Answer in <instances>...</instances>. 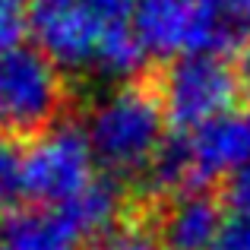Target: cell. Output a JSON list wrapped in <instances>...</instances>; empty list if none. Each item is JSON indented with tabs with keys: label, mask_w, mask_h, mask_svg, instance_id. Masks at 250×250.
<instances>
[{
	"label": "cell",
	"mask_w": 250,
	"mask_h": 250,
	"mask_svg": "<svg viewBox=\"0 0 250 250\" xmlns=\"http://www.w3.org/2000/svg\"><path fill=\"white\" fill-rule=\"evenodd\" d=\"M168 114L162 98L140 83H121L95 95L85 114V136L95 162L114 174H149L165 149Z\"/></svg>",
	"instance_id": "cell-1"
},
{
	"label": "cell",
	"mask_w": 250,
	"mask_h": 250,
	"mask_svg": "<svg viewBox=\"0 0 250 250\" xmlns=\"http://www.w3.org/2000/svg\"><path fill=\"white\" fill-rule=\"evenodd\" d=\"M133 32L149 54H222L238 38V0H136Z\"/></svg>",
	"instance_id": "cell-2"
},
{
	"label": "cell",
	"mask_w": 250,
	"mask_h": 250,
	"mask_svg": "<svg viewBox=\"0 0 250 250\" xmlns=\"http://www.w3.org/2000/svg\"><path fill=\"white\" fill-rule=\"evenodd\" d=\"M244 165H250V111H228L162 149L149 181L155 190L181 196L215 177L238 174Z\"/></svg>",
	"instance_id": "cell-3"
},
{
	"label": "cell",
	"mask_w": 250,
	"mask_h": 250,
	"mask_svg": "<svg viewBox=\"0 0 250 250\" xmlns=\"http://www.w3.org/2000/svg\"><path fill=\"white\" fill-rule=\"evenodd\" d=\"M67 85L61 67L42 48H16L0 57V127L10 133H35L54 127Z\"/></svg>",
	"instance_id": "cell-4"
},
{
	"label": "cell",
	"mask_w": 250,
	"mask_h": 250,
	"mask_svg": "<svg viewBox=\"0 0 250 250\" xmlns=\"http://www.w3.org/2000/svg\"><path fill=\"white\" fill-rule=\"evenodd\" d=\"M238 89V70L228 67L222 54L177 57L162 76V108L171 124L200 130L234 111Z\"/></svg>",
	"instance_id": "cell-5"
},
{
	"label": "cell",
	"mask_w": 250,
	"mask_h": 250,
	"mask_svg": "<svg viewBox=\"0 0 250 250\" xmlns=\"http://www.w3.org/2000/svg\"><path fill=\"white\" fill-rule=\"evenodd\" d=\"M95 152L76 124H54L29 146L32 200L44 209H63L95 181Z\"/></svg>",
	"instance_id": "cell-6"
},
{
	"label": "cell",
	"mask_w": 250,
	"mask_h": 250,
	"mask_svg": "<svg viewBox=\"0 0 250 250\" xmlns=\"http://www.w3.org/2000/svg\"><path fill=\"white\" fill-rule=\"evenodd\" d=\"M114 22L102 19L83 0H38L32 10V32L38 48L61 70L95 73L104 35Z\"/></svg>",
	"instance_id": "cell-7"
},
{
	"label": "cell",
	"mask_w": 250,
	"mask_h": 250,
	"mask_svg": "<svg viewBox=\"0 0 250 250\" xmlns=\"http://www.w3.org/2000/svg\"><path fill=\"white\" fill-rule=\"evenodd\" d=\"M225 228L228 219L222 206L203 190H193L174 196L165 206L155 238L162 250H219Z\"/></svg>",
	"instance_id": "cell-8"
},
{
	"label": "cell",
	"mask_w": 250,
	"mask_h": 250,
	"mask_svg": "<svg viewBox=\"0 0 250 250\" xmlns=\"http://www.w3.org/2000/svg\"><path fill=\"white\" fill-rule=\"evenodd\" d=\"M80 238L63 209H19L0 222V250H76Z\"/></svg>",
	"instance_id": "cell-9"
},
{
	"label": "cell",
	"mask_w": 250,
	"mask_h": 250,
	"mask_svg": "<svg viewBox=\"0 0 250 250\" xmlns=\"http://www.w3.org/2000/svg\"><path fill=\"white\" fill-rule=\"evenodd\" d=\"M124 209V193L114 181L95 177L89 187L63 206L67 219L80 228V234H108L114 231V222Z\"/></svg>",
	"instance_id": "cell-10"
},
{
	"label": "cell",
	"mask_w": 250,
	"mask_h": 250,
	"mask_svg": "<svg viewBox=\"0 0 250 250\" xmlns=\"http://www.w3.org/2000/svg\"><path fill=\"white\" fill-rule=\"evenodd\" d=\"M25 200H32L29 149L16 140H0V212H19Z\"/></svg>",
	"instance_id": "cell-11"
},
{
	"label": "cell",
	"mask_w": 250,
	"mask_h": 250,
	"mask_svg": "<svg viewBox=\"0 0 250 250\" xmlns=\"http://www.w3.org/2000/svg\"><path fill=\"white\" fill-rule=\"evenodd\" d=\"M32 29V10L25 0H0V57L22 48L25 32Z\"/></svg>",
	"instance_id": "cell-12"
},
{
	"label": "cell",
	"mask_w": 250,
	"mask_h": 250,
	"mask_svg": "<svg viewBox=\"0 0 250 250\" xmlns=\"http://www.w3.org/2000/svg\"><path fill=\"white\" fill-rule=\"evenodd\" d=\"M89 250H162V244L146 228H114L102 234Z\"/></svg>",
	"instance_id": "cell-13"
},
{
	"label": "cell",
	"mask_w": 250,
	"mask_h": 250,
	"mask_svg": "<svg viewBox=\"0 0 250 250\" xmlns=\"http://www.w3.org/2000/svg\"><path fill=\"white\" fill-rule=\"evenodd\" d=\"M228 200L234 206V215H250V165H244L228 181Z\"/></svg>",
	"instance_id": "cell-14"
},
{
	"label": "cell",
	"mask_w": 250,
	"mask_h": 250,
	"mask_svg": "<svg viewBox=\"0 0 250 250\" xmlns=\"http://www.w3.org/2000/svg\"><path fill=\"white\" fill-rule=\"evenodd\" d=\"M219 250H250V215H234L228 222Z\"/></svg>",
	"instance_id": "cell-15"
},
{
	"label": "cell",
	"mask_w": 250,
	"mask_h": 250,
	"mask_svg": "<svg viewBox=\"0 0 250 250\" xmlns=\"http://www.w3.org/2000/svg\"><path fill=\"white\" fill-rule=\"evenodd\" d=\"M83 3L108 22H124V16H133L136 0H83Z\"/></svg>",
	"instance_id": "cell-16"
},
{
	"label": "cell",
	"mask_w": 250,
	"mask_h": 250,
	"mask_svg": "<svg viewBox=\"0 0 250 250\" xmlns=\"http://www.w3.org/2000/svg\"><path fill=\"white\" fill-rule=\"evenodd\" d=\"M238 83H241V89H244L247 98H250V42L244 44V51H241V61H238Z\"/></svg>",
	"instance_id": "cell-17"
},
{
	"label": "cell",
	"mask_w": 250,
	"mask_h": 250,
	"mask_svg": "<svg viewBox=\"0 0 250 250\" xmlns=\"http://www.w3.org/2000/svg\"><path fill=\"white\" fill-rule=\"evenodd\" d=\"M238 13H241V22L250 25V0H238Z\"/></svg>",
	"instance_id": "cell-18"
}]
</instances>
